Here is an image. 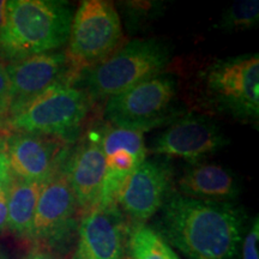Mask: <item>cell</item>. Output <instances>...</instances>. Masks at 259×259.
<instances>
[{
    "label": "cell",
    "mask_w": 259,
    "mask_h": 259,
    "mask_svg": "<svg viewBox=\"0 0 259 259\" xmlns=\"http://www.w3.org/2000/svg\"><path fill=\"white\" fill-rule=\"evenodd\" d=\"M102 149L105 176L97 206L109 208L116 205L130 177L147 158L148 149L144 132L107 124L103 125Z\"/></svg>",
    "instance_id": "10"
},
{
    "label": "cell",
    "mask_w": 259,
    "mask_h": 259,
    "mask_svg": "<svg viewBox=\"0 0 259 259\" xmlns=\"http://www.w3.org/2000/svg\"><path fill=\"white\" fill-rule=\"evenodd\" d=\"M77 212L76 197L63 169L41 187L30 240L48 247H64L77 228Z\"/></svg>",
    "instance_id": "9"
},
{
    "label": "cell",
    "mask_w": 259,
    "mask_h": 259,
    "mask_svg": "<svg viewBox=\"0 0 259 259\" xmlns=\"http://www.w3.org/2000/svg\"><path fill=\"white\" fill-rule=\"evenodd\" d=\"M131 228L118 206L94 208L77 226L72 259H126Z\"/></svg>",
    "instance_id": "13"
},
{
    "label": "cell",
    "mask_w": 259,
    "mask_h": 259,
    "mask_svg": "<svg viewBox=\"0 0 259 259\" xmlns=\"http://www.w3.org/2000/svg\"><path fill=\"white\" fill-rule=\"evenodd\" d=\"M177 99V78L162 72L107 99L103 118L107 125L145 132L180 116Z\"/></svg>",
    "instance_id": "6"
},
{
    "label": "cell",
    "mask_w": 259,
    "mask_h": 259,
    "mask_svg": "<svg viewBox=\"0 0 259 259\" xmlns=\"http://www.w3.org/2000/svg\"><path fill=\"white\" fill-rule=\"evenodd\" d=\"M173 170L168 162L145 158L125 184L116 206L132 223L144 226L171 193Z\"/></svg>",
    "instance_id": "11"
},
{
    "label": "cell",
    "mask_w": 259,
    "mask_h": 259,
    "mask_svg": "<svg viewBox=\"0 0 259 259\" xmlns=\"http://www.w3.org/2000/svg\"><path fill=\"white\" fill-rule=\"evenodd\" d=\"M5 66L10 82L8 116L14 114L53 84L77 78L65 51L37 54L12 61Z\"/></svg>",
    "instance_id": "14"
},
{
    "label": "cell",
    "mask_w": 259,
    "mask_h": 259,
    "mask_svg": "<svg viewBox=\"0 0 259 259\" xmlns=\"http://www.w3.org/2000/svg\"><path fill=\"white\" fill-rule=\"evenodd\" d=\"M178 193L189 198L208 202H231L241 193L239 178L228 168L218 163H191L177 183Z\"/></svg>",
    "instance_id": "16"
},
{
    "label": "cell",
    "mask_w": 259,
    "mask_h": 259,
    "mask_svg": "<svg viewBox=\"0 0 259 259\" xmlns=\"http://www.w3.org/2000/svg\"><path fill=\"white\" fill-rule=\"evenodd\" d=\"M122 24L118 10L106 0H84L73 14L66 44L67 60L78 76L120 47Z\"/></svg>",
    "instance_id": "7"
},
{
    "label": "cell",
    "mask_w": 259,
    "mask_h": 259,
    "mask_svg": "<svg viewBox=\"0 0 259 259\" xmlns=\"http://www.w3.org/2000/svg\"><path fill=\"white\" fill-rule=\"evenodd\" d=\"M259 21L258 0H241L227 8L215 28L225 32L244 31L254 28Z\"/></svg>",
    "instance_id": "19"
},
{
    "label": "cell",
    "mask_w": 259,
    "mask_h": 259,
    "mask_svg": "<svg viewBox=\"0 0 259 259\" xmlns=\"http://www.w3.org/2000/svg\"><path fill=\"white\" fill-rule=\"evenodd\" d=\"M12 178L14 176H12L8 153H6V136L0 134V191L8 189Z\"/></svg>",
    "instance_id": "21"
},
{
    "label": "cell",
    "mask_w": 259,
    "mask_h": 259,
    "mask_svg": "<svg viewBox=\"0 0 259 259\" xmlns=\"http://www.w3.org/2000/svg\"><path fill=\"white\" fill-rule=\"evenodd\" d=\"M89 96L72 79H65L32 99L5 119L15 132L59 138L69 143L78 137L90 111Z\"/></svg>",
    "instance_id": "4"
},
{
    "label": "cell",
    "mask_w": 259,
    "mask_h": 259,
    "mask_svg": "<svg viewBox=\"0 0 259 259\" xmlns=\"http://www.w3.org/2000/svg\"><path fill=\"white\" fill-rule=\"evenodd\" d=\"M73 6L59 0H10L0 34V59L12 63L60 51L69 41Z\"/></svg>",
    "instance_id": "2"
},
{
    "label": "cell",
    "mask_w": 259,
    "mask_h": 259,
    "mask_svg": "<svg viewBox=\"0 0 259 259\" xmlns=\"http://www.w3.org/2000/svg\"><path fill=\"white\" fill-rule=\"evenodd\" d=\"M6 0H0V34L4 29L6 22Z\"/></svg>",
    "instance_id": "25"
},
{
    "label": "cell",
    "mask_w": 259,
    "mask_h": 259,
    "mask_svg": "<svg viewBox=\"0 0 259 259\" xmlns=\"http://www.w3.org/2000/svg\"><path fill=\"white\" fill-rule=\"evenodd\" d=\"M0 259H5V255L3 254V252H2V251H0Z\"/></svg>",
    "instance_id": "26"
},
{
    "label": "cell",
    "mask_w": 259,
    "mask_h": 259,
    "mask_svg": "<svg viewBox=\"0 0 259 259\" xmlns=\"http://www.w3.org/2000/svg\"><path fill=\"white\" fill-rule=\"evenodd\" d=\"M42 185L12 178L8 191V229L19 238L30 240L32 221Z\"/></svg>",
    "instance_id": "17"
},
{
    "label": "cell",
    "mask_w": 259,
    "mask_h": 259,
    "mask_svg": "<svg viewBox=\"0 0 259 259\" xmlns=\"http://www.w3.org/2000/svg\"><path fill=\"white\" fill-rule=\"evenodd\" d=\"M228 144L229 138L215 121L206 115L189 113L171 121L147 149L156 156L179 157L196 163Z\"/></svg>",
    "instance_id": "8"
},
{
    "label": "cell",
    "mask_w": 259,
    "mask_h": 259,
    "mask_svg": "<svg viewBox=\"0 0 259 259\" xmlns=\"http://www.w3.org/2000/svg\"><path fill=\"white\" fill-rule=\"evenodd\" d=\"M126 255L128 259H180L164 239L147 225L131 228Z\"/></svg>",
    "instance_id": "18"
},
{
    "label": "cell",
    "mask_w": 259,
    "mask_h": 259,
    "mask_svg": "<svg viewBox=\"0 0 259 259\" xmlns=\"http://www.w3.org/2000/svg\"><path fill=\"white\" fill-rule=\"evenodd\" d=\"M102 134L103 126L87 132L71 155L69 154L64 166L78 211L83 213L99 205L105 176Z\"/></svg>",
    "instance_id": "15"
},
{
    "label": "cell",
    "mask_w": 259,
    "mask_h": 259,
    "mask_svg": "<svg viewBox=\"0 0 259 259\" xmlns=\"http://www.w3.org/2000/svg\"><path fill=\"white\" fill-rule=\"evenodd\" d=\"M6 153L12 176L42 185L64 169L69 148L51 136L14 132L6 136Z\"/></svg>",
    "instance_id": "12"
},
{
    "label": "cell",
    "mask_w": 259,
    "mask_h": 259,
    "mask_svg": "<svg viewBox=\"0 0 259 259\" xmlns=\"http://www.w3.org/2000/svg\"><path fill=\"white\" fill-rule=\"evenodd\" d=\"M24 259H59L56 254H53L52 252L45 250V248H34L29 253L25 255Z\"/></svg>",
    "instance_id": "24"
},
{
    "label": "cell",
    "mask_w": 259,
    "mask_h": 259,
    "mask_svg": "<svg viewBox=\"0 0 259 259\" xmlns=\"http://www.w3.org/2000/svg\"><path fill=\"white\" fill-rule=\"evenodd\" d=\"M8 189L0 191V233L8 229Z\"/></svg>",
    "instance_id": "23"
},
{
    "label": "cell",
    "mask_w": 259,
    "mask_h": 259,
    "mask_svg": "<svg viewBox=\"0 0 259 259\" xmlns=\"http://www.w3.org/2000/svg\"><path fill=\"white\" fill-rule=\"evenodd\" d=\"M171 59L169 44L161 38H136L77 76L74 84L92 100H107L157 76Z\"/></svg>",
    "instance_id": "3"
},
{
    "label": "cell",
    "mask_w": 259,
    "mask_h": 259,
    "mask_svg": "<svg viewBox=\"0 0 259 259\" xmlns=\"http://www.w3.org/2000/svg\"><path fill=\"white\" fill-rule=\"evenodd\" d=\"M246 212L231 202H208L171 192L154 228L186 259H240Z\"/></svg>",
    "instance_id": "1"
},
{
    "label": "cell",
    "mask_w": 259,
    "mask_h": 259,
    "mask_svg": "<svg viewBox=\"0 0 259 259\" xmlns=\"http://www.w3.org/2000/svg\"><path fill=\"white\" fill-rule=\"evenodd\" d=\"M199 92L215 111L246 124L258 122V53L213 61L199 74Z\"/></svg>",
    "instance_id": "5"
},
{
    "label": "cell",
    "mask_w": 259,
    "mask_h": 259,
    "mask_svg": "<svg viewBox=\"0 0 259 259\" xmlns=\"http://www.w3.org/2000/svg\"><path fill=\"white\" fill-rule=\"evenodd\" d=\"M259 240V219L255 218L251 223L248 231L245 233L241 244V259H259L258 253Z\"/></svg>",
    "instance_id": "20"
},
{
    "label": "cell",
    "mask_w": 259,
    "mask_h": 259,
    "mask_svg": "<svg viewBox=\"0 0 259 259\" xmlns=\"http://www.w3.org/2000/svg\"><path fill=\"white\" fill-rule=\"evenodd\" d=\"M10 108V82L6 66L0 60V121L5 120Z\"/></svg>",
    "instance_id": "22"
}]
</instances>
